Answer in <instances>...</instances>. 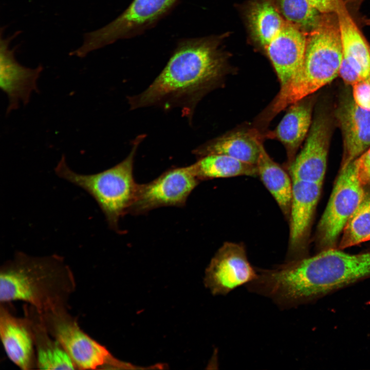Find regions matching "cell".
<instances>
[{
	"instance_id": "obj_4",
	"label": "cell",
	"mask_w": 370,
	"mask_h": 370,
	"mask_svg": "<svg viewBox=\"0 0 370 370\" xmlns=\"http://www.w3.org/2000/svg\"><path fill=\"white\" fill-rule=\"evenodd\" d=\"M343 48L335 13L323 14L318 27L307 34L300 71L279 92L269 110L271 119L286 107L305 99L339 75Z\"/></svg>"
},
{
	"instance_id": "obj_2",
	"label": "cell",
	"mask_w": 370,
	"mask_h": 370,
	"mask_svg": "<svg viewBox=\"0 0 370 370\" xmlns=\"http://www.w3.org/2000/svg\"><path fill=\"white\" fill-rule=\"evenodd\" d=\"M217 45L216 41L211 38H190L179 42L147 88L128 97L131 109L179 107L191 120L198 101L224 73L225 58Z\"/></svg>"
},
{
	"instance_id": "obj_16",
	"label": "cell",
	"mask_w": 370,
	"mask_h": 370,
	"mask_svg": "<svg viewBox=\"0 0 370 370\" xmlns=\"http://www.w3.org/2000/svg\"><path fill=\"white\" fill-rule=\"evenodd\" d=\"M307 34L286 22L279 33L265 48L279 79L280 87L301 70Z\"/></svg>"
},
{
	"instance_id": "obj_8",
	"label": "cell",
	"mask_w": 370,
	"mask_h": 370,
	"mask_svg": "<svg viewBox=\"0 0 370 370\" xmlns=\"http://www.w3.org/2000/svg\"><path fill=\"white\" fill-rule=\"evenodd\" d=\"M364 187L358 176L356 159L341 169L318 226L317 238L321 250L335 248L348 219L365 195Z\"/></svg>"
},
{
	"instance_id": "obj_15",
	"label": "cell",
	"mask_w": 370,
	"mask_h": 370,
	"mask_svg": "<svg viewBox=\"0 0 370 370\" xmlns=\"http://www.w3.org/2000/svg\"><path fill=\"white\" fill-rule=\"evenodd\" d=\"M336 117L343 137V169L370 147V111L360 107L352 96H347L340 101Z\"/></svg>"
},
{
	"instance_id": "obj_12",
	"label": "cell",
	"mask_w": 370,
	"mask_h": 370,
	"mask_svg": "<svg viewBox=\"0 0 370 370\" xmlns=\"http://www.w3.org/2000/svg\"><path fill=\"white\" fill-rule=\"evenodd\" d=\"M322 184L292 179L289 235L285 262L299 260L305 254L306 240L318 202Z\"/></svg>"
},
{
	"instance_id": "obj_24",
	"label": "cell",
	"mask_w": 370,
	"mask_h": 370,
	"mask_svg": "<svg viewBox=\"0 0 370 370\" xmlns=\"http://www.w3.org/2000/svg\"><path fill=\"white\" fill-rule=\"evenodd\" d=\"M276 8L286 22L306 34L316 29L323 13L307 0H273Z\"/></svg>"
},
{
	"instance_id": "obj_10",
	"label": "cell",
	"mask_w": 370,
	"mask_h": 370,
	"mask_svg": "<svg viewBox=\"0 0 370 370\" xmlns=\"http://www.w3.org/2000/svg\"><path fill=\"white\" fill-rule=\"evenodd\" d=\"M257 276L256 269L248 261L242 243L226 242L207 267L205 284L214 295H226Z\"/></svg>"
},
{
	"instance_id": "obj_29",
	"label": "cell",
	"mask_w": 370,
	"mask_h": 370,
	"mask_svg": "<svg viewBox=\"0 0 370 370\" xmlns=\"http://www.w3.org/2000/svg\"><path fill=\"white\" fill-rule=\"evenodd\" d=\"M323 14L335 13L342 0H307Z\"/></svg>"
},
{
	"instance_id": "obj_5",
	"label": "cell",
	"mask_w": 370,
	"mask_h": 370,
	"mask_svg": "<svg viewBox=\"0 0 370 370\" xmlns=\"http://www.w3.org/2000/svg\"><path fill=\"white\" fill-rule=\"evenodd\" d=\"M144 137L140 135L134 140L130 154L123 160L102 172L77 173L68 166L64 155L54 169L59 177L89 194L98 203L109 227L118 233L120 219L128 213L135 197L138 184L133 175L134 158Z\"/></svg>"
},
{
	"instance_id": "obj_21",
	"label": "cell",
	"mask_w": 370,
	"mask_h": 370,
	"mask_svg": "<svg viewBox=\"0 0 370 370\" xmlns=\"http://www.w3.org/2000/svg\"><path fill=\"white\" fill-rule=\"evenodd\" d=\"M258 176L279 205L284 215L289 218L292 192V179L266 152L263 144L256 163Z\"/></svg>"
},
{
	"instance_id": "obj_28",
	"label": "cell",
	"mask_w": 370,
	"mask_h": 370,
	"mask_svg": "<svg viewBox=\"0 0 370 370\" xmlns=\"http://www.w3.org/2000/svg\"><path fill=\"white\" fill-rule=\"evenodd\" d=\"M339 76L346 84L351 86L362 81L357 72L343 58L339 69Z\"/></svg>"
},
{
	"instance_id": "obj_23",
	"label": "cell",
	"mask_w": 370,
	"mask_h": 370,
	"mask_svg": "<svg viewBox=\"0 0 370 370\" xmlns=\"http://www.w3.org/2000/svg\"><path fill=\"white\" fill-rule=\"evenodd\" d=\"M199 180L240 176H258L256 165L223 155H207L198 158L192 164Z\"/></svg>"
},
{
	"instance_id": "obj_27",
	"label": "cell",
	"mask_w": 370,
	"mask_h": 370,
	"mask_svg": "<svg viewBox=\"0 0 370 370\" xmlns=\"http://www.w3.org/2000/svg\"><path fill=\"white\" fill-rule=\"evenodd\" d=\"M356 160L360 181L364 186L370 185V147Z\"/></svg>"
},
{
	"instance_id": "obj_6",
	"label": "cell",
	"mask_w": 370,
	"mask_h": 370,
	"mask_svg": "<svg viewBox=\"0 0 370 370\" xmlns=\"http://www.w3.org/2000/svg\"><path fill=\"white\" fill-rule=\"evenodd\" d=\"M68 310L38 312L47 331L62 345L76 369L127 368V364L117 360L104 346L84 332Z\"/></svg>"
},
{
	"instance_id": "obj_9",
	"label": "cell",
	"mask_w": 370,
	"mask_h": 370,
	"mask_svg": "<svg viewBox=\"0 0 370 370\" xmlns=\"http://www.w3.org/2000/svg\"><path fill=\"white\" fill-rule=\"evenodd\" d=\"M200 182L192 164L170 168L152 181L138 184L128 213L138 215L163 207H183Z\"/></svg>"
},
{
	"instance_id": "obj_20",
	"label": "cell",
	"mask_w": 370,
	"mask_h": 370,
	"mask_svg": "<svg viewBox=\"0 0 370 370\" xmlns=\"http://www.w3.org/2000/svg\"><path fill=\"white\" fill-rule=\"evenodd\" d=\"M24 310L31 322L38 369H76L68 354L45 328L38 311L29 305Z\"/></svg>"
},
{
	"instance_id": "obj_7",
	"label": "cell",
	"mask_w": 370,
	"mask_h": 370,
	"mask_svg": "<svg viewBox=\"0 0 370 370\" xmlns=\"http://www.w3.org/2000/svg\"><path fill=\"white\" fill-rule=\"evenodd\" d=\"M178 0H133L128 7L107 25L84 34L82 45L70 52L82 58L89 52L118 40L133 37L152 27Z\"/></svg>"
},
{
	"instance_id": "obj_25",
	"label": "cell",
	"mask_w": 370,
	"mask_h": 370,
	"mask_svg": "<svg viewBox=\"0 0 370 370\" xmlns=\"http://www.w3.org/2000/svg\"><path fill=\"white\" fill-rule=\"evenodd\" d=\"M339 249H343L370 240V191L348 219L343 230Z\"/></svg>"
},
{
	"instance_id": "obj_17",
	"label": "cell",
	"mask_w": 370,
	"mask_h": 370,
	"mask_svg": "<svg viewBox=\"0 0 370 370\" xmlns=\"http://www.w3.org/2000/svg\"><path fill=\"white\" fill-rule=\"evenodd\" d=\"M263 143L255 128L231 132L203 144L193 151L198 158L211 154L223 155L256 165Z\"/></svg>"
},
{
	"instance_id": "obj_30",
	"label": "cell",
	"mask_w": 370,
	"mask_h": 370,
	"mask_svg": "<svg viewBox=\"0 0 370 370\" xmlns=\"http://www.w3.org/2000/svg\"><path fill=\"white\" fill-rule=\"evenodd\" d=\"M363 0H346L347 2H350V3H356L361 2Z\"/></svg>"
},
{
	"instance_id": "obj_22",
	"label": "cell",
	"mask_w": 370,
	"mask_h": 370,
	"mask_svg": "<svg viewBox=\"0 0 370 370\" xmlns=\"http://www.w3.org/2000/svg\"><path fill=\"white\" fill-rule=\"evenodd\" d=\"M247 18L253 36L264 49L286 23L273 0L254 1L249 8Z\"/></svg>"
},
{
	"instance_id": "obj_3",
	"label": "cell",
	"mask_w": 370,
	"mask_h": 370,
	"mask_svg": "<svg viewBox=\"0 0 370 370\" xmlns=\"http://www.w3.org/2000/svg\"><path fill=\"white\" fill-rule=\"evenodd\" d=\"M76 287L72 270L58 255L17 251L0 268V302L22 301L40 313L69 309Z\"/></svg>"
},
{
	"instance_id": "obj_26",
	"label": "cell",
	"mask_w": 370,
	"mask_h": 370,
	"mask_svg": "<svg viewBox=\"0 0 370 370\" xmlns=\"http://www.w3.org/2000/svg\"><path fill=\"white\" fill-rule=\"evenodd\" d=\"M352 97L360 107L370 111V82H359L353 86Z\"/></svg>"
},
{
	"instance_id": "obj_19",
	"label": "cell",
	"mask_w": 370,
	"mask_h": 370,
	"mask_svg": "<svg viewBox=\"0 0 370 370\" xmlns=\"http://www.w3.org/2000/svg\"><path fill=\"white\" fill-rule=\"evenodd\" d=\"M311 104L304 99L289 106L275 130L269 136L280 141L285 148L287 168L309 131L312 121Z\"/></svg>"
},
{
	"instance_id": "obj_13",
	"label": "cell",
	"mask_w": 370,
	"mask_h": 370,
	"mask_svg": "<svg viewBox=\"0 0 370 370\" xmlns=\"http://www.w3.org/2000/svg\"><path fill=\"white\" fill-rule=\"evenodd\" d=\"M329 137L328 120L323 116L316 117L303 147L288 167L292 179L322 183L327 166Z\"/></svg>"
},
{
	"instance_id": "obj_18",
	"label": "cell",
	"mask_w": 370,
	"mask_h": 370,
	"mask_svg": "<svg viewBox=\"0 0 370 370\" xmlns=\"http://www.w3.org/2000/svg\"><path fill=\"white\" fill-rule=\"evenodd\" d=\"M337 15L343 48V58L357 72L362 81L370 82V46L342 1Z\"/></svg>"
},
{
	"instance_id": "obj_1",
	"label": "cell",
	"mask_w": 370,
	"mask_h": 370,
	"mask_svg": "<svg viewBox=\"0 0 370 370\" xmlns=\"http://www.w3.org/2000/svg\"><path fill=\"white\" fill-rule=\"evenodd\" d=\"M256 270L248 290L289 309L370 278V251L349 254L331 248L271 269Z\"/></svg>"
},
{
	"instance_id": "obj_11",
	"label": "cell",
	"mask_w": 370,
	"mask_h": 370,
	"mask_svg": "<svg viewBox=\"0 0 370 370\" xmlns=\"http://www.w3.org/2000/svg\"><path fill=\"white\" fill-rule=\"evenodd\" d=\"M20 33L17 31L4 38L1 33L0 87L8 99L7 114L17 109L20 102L24 105L28 104L32 93L39 91L37 81L43 69L42 65L30 68L16 61L14 56L16 47L11 49L9 45Z\"/></svg>"
},
{
	"instance_id": "obj_14",
	"label": "cell",
	"mask_w": 370,
	"mask_h": 370,
	"mask_svg": "<svg viewBox=\"0 0 370 370\" xmlns=\"http://www.w3.org/2000/svg\"><path fill=\"white\" fill-rule=\"evenodd\" d=\"M8 303L0 304V337L6 354L23 370L38 369L31 320L25 313L16 316Z\"/></svg>"
}]
</instances>
